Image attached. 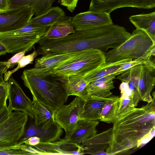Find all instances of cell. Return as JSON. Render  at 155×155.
I'll return each instance as SVG.
<instances>
[{"mask_svg": "<svg viewBox=\"0 0 155 155\" xmlns=\"http://www.w3.org/2000/svg\"><path fill=\"white\" fill-rule=\"evenodd\" d=\"M113 124L112 140L105 150L108 155L137 148L142 138L155 127L154 95L150 103L135 107Z\"/></svg>", "mask_w": 155, "mask_h": 155, "instance_id": "obj_1", "label": "cell"}, {"mask_svg": "<svg viewBox=\"0 0 155 155\" xmlns=\"http://www.w3.org/2000/svg\"><path fill=\"white\" fill-rule=\"evenodd\" d=\"M25 86L35 99L55 112L67 101L68 96L63 84L58 79L36 75L24 70L21 76Z\"/></svg>", "mask_w": 155, "mask_h": 155, "instance_id": "obj_2", "label": "cell"}, {"mask_svg": "<svg viewBox=\"0 0 155 155\" xmlns=\"http://www.w3.org/2000/svg\"><path fill=\"white\" fill-rule=\"evenodd\" d=\"M106 62L105 54L97 49H89L64 61L45 76L59 78L73 75L85 77Z\"/></svg>", "mask_w": 155, "mask_h": 155, "instance_id": "obj_3", "label": "cell"}, {"mask_svg": "<svg viewBox=\"0 0 155 155\" xmlns=\"http://www.w3.org/2000/svg\"><path fill=\"white\" fill-rule=\"evenodd\" d=\"M48 28L28 23L18 29L0 32V43L8 53L14 54L31 49L44 35Z\"/></svg>", "mask_w": 155, "mask_h": 155, "instance_id": "obj_4", "label": "cell"}, {"mask_svg": "<svg viewBox=\"0 0 155 155\" xmlns=\"http://www.w3.org/2000/svg\"><path fill=\"white\" fill-rule=\"evenodd\" d=\"M154 45V42L143 31L136 28L129 37L117 48L105 53L106 63L125 58L136 59L142 56Z\"/></svg>", "mask_w": 155, "mask_h": 155, "instance_id": "obj_5", "label": "cell"}, {"mask_svg": "<svg viewBox=\"0 0 155 155\" xmlns=\"http://www.w3.org/2000/svg\"><path fill=\"white\" fill-rule=\"evenodd\" d=\"M28 115L15 110L0 123V150L17 144L23 136Z\"/></svg>", "mask_w": 155, "mask_h": 155, "instance_id": "obj_6", "label": "cell"}, {"mask_svg": "<svg viewBox=\"0 0 155 155\" xmlns=\"http://www.w3.org/2000/svg\"><path fill=\"white\" fill-rule=\"evenodd\" d=\"M34 15L32 8L26 6L0 12V32L18 29L28 24Z\"/></svg>", "mask_w": 155, "mask_h": 155, "instance_id": "obj_7", "label": "cell"}, {"mask_svg": "<svg viewBox=\"0 0 155 155\" xmlns=\"http://www.w3.org/2000/svg\"><path fill=\"white\" fill-rule=\"evenodd\" d=\"M84 102V100L76 96L69 104L63 105L54 112L55 120L65 133L72 129L81 119Z\"/></svg>", "mask_w": 155, "mask_h": 155, "instance_id": "obj_8", "label": "cell"}, {"mask_svg": "<svg viewBox=\"0 0 155 155\" xmlns=\"http://www.w3.org/2000/svg\"><path fill=\"white\" fill-rule=\"evenodd\" d=\"M63 133V129L56 122L54 119L40 125L34 123L30 124L18 143L23 142L29 137L37 136L40 139V143L50 142L60 138Z\"/></svg>", "mask_w": 155, "mask_h": 155, "instance_id": "obj_9", "label": "cell"}, {"mask_svg": "<svg viewBox=\"0 0 155 155\" xmlns=\"http://www.w3.org/2000/svg\"><path fill=\"white\" fill-rule=\"evenodd\" d=\"M75 30H89L114 24L110 14L100 12L89 11L80 13L72 18Z\"/></svg>", "mask_w": 155, "mask_h": 155, "instance_id": "obj_10", "label": "cell"}, {"mask_svg": "<svg viewBox=\"0 0 155 155\" xmlns=\"http://www.w3.org/2000/svg\"><path fill=\"white\" fill-rule=\"evenodd\" d=\"M9 86L8 107L13 110L26 114L34 119L32 101L25 94L18 82L11 76L8 81Z\"/></svg>", "mask_w": 155, "mask_h": 155, "instance_id": "obj_11", "label": "cell"}, {"mask_svg": "<svg viewBox=\"0 0 155 155\" xmlns=\"http://www.w3.org/2000/svg\"><path fill=\"white\" fill-rule=\"evenodd\" d=\"M41 152L43 155L84 154L81 144L69 142L64 138L52 142L40 143L32 146Z\"/></svg>", "mask_w": 155, "mask_h": 155, "instance_id": "obj_12", "label": "cell"}, {"mask_svg": "<svg viewBox=\"0 0 155 155\" xmlns=\"http://www.w3.org/2000/svg\"><path fill=\"white\" fill-rule=\"evenodd\" d=\"M81 52L43 55L36 59L34 68L27 70L36 75L45 76L53 68Z\"/></svg>", "mask_w": 155, "mask_h": 155, "instance_id": "obj_13", "label": "cell"}, {"mask_svg": "<svg viewBox=\"0 0 155 155\" xmlns=\"http://www.w3.org/2000/svg\"><path fill=\"white\" fill-rule=\"evenodd\" d=\"M99 123L97 120L80 119L72 129L66 133L64 139L80 144L97 134L96 127Z\"/></svg>", "mask_w": 155, "mask_h": 155, "instance_id": "obj_14", "label": "cell"}, {"mask_svg": "<svg viewBox=\"0 0 155 155\" xmlns=\"http://www.w3.org/2000/svg\"><path fill=\"white\" fill-rule=\"evenodd\" d=\"M155 84V68L146 65H142L138 83L140 100L149 103L153 100L151 93Z\"/></svg>", "mask_w": 155, "mask_h": 155, "instance_id": "obj_15", "label": "cell"}, {"mask_svg": "<svg viewBox=\"0 0 155 155\" xmlns=\"http://www.w3.org/2000/svg\"><path fill=\"white\" fill-rule=\"evenodd\" d=\"M63 84L68 96L74 95L84 101L88 97L86 87L89 83L84 77L77 75L64 77L59 78Z\"/></svg>", "mask_w": 155, "mask_h": 155, "instance_id": "obj_16", "label": "cell"}, {"mask_svg": "<svg viewBox=\"0 0 155 155\" xmlns=\"http://www.w3.org/2000/svg\"><path fill=\"white\" fill-rule=\"evenodd\" d=\"M116 76L114 74H110L89 83L86 88L88 95L103 98L110 96L112 94L111 90L115 87L113 80Z\"/></svg>", "mask_w": 155, "mask_h": 155, "instance_id": "obj_17", "label": "cell"}, {"mask_svg": "<svg viewBox=\"0 0 155 155\" xmlns=\"http://www.w3.org/2000/svg\"><path fill=\"white\" fill-rule=\"evenodd\" d=\"M102 10L108 14L118 8L131 7L151 9L155 7V0H110L100 3Z\"/></svg>", "mask_w": 155, "mask_h": 155, "instance_id": "obj_18", "label": "cell"}, {"mask_svg": "<svg viewBox=\"0 0 155 155\" xmlns=\"http://www.w3.org/2000/svg\"><path fill=\"white\" fill-rule=\"evenodd\" d=\"M142 65L133 67L118 75L117 78L122 82L127 83L130 91L134 104L136 107L140 100L138 83Z\"/></svg>", "mask_w": 155, "mask_h": 155, "instance_id": "obj_19", "label": "cell"}, {"mask_svg": "<svg viewBox=\"0 0 155 155\" xmlns=\"http://www.w3.org/2000/svg\"><path fill=\"white\" fill-rule=\"evenodd\" d=\"M72 17H65L47 28L43 37L49 39L65 37L75 31L72 22Z\"/></svg>", "mask_w": 155, "mask_h": 155, "instance_id": "obj_20", "label": "cell"}, {"mask_svg": "<svg viewBox=\"0 0 155 155\" xmlns=\"http://www.w3.org/2000/svg\"><path fill=\"white\" fill-rule=\"evenodd\" d=\"M106 100L107 98L91 95L89 96L84 100L81 119L93 120H99L101 113Z\"/></svg>", "mask_w": 155, "mask_h": 155, "instance_id": "obj_21", "label": "cell"}, {"mask_svg": "<svg viewBox=\"0 0 155 155\" xmlns=\"http://www.w3.org/2000/svg\"><path fill=\"white\" fill-rule=\"evenodd\" d=\"M56 0H8L9 9L28 6L35 16L41 15L51 8Z\"/></svg>", "mask_w": 155, "mask_h": 155, "instance_id": "obj_22", "label": "cell"}, {"mask_svg": "<svg viewBox=\"0 0 155 155\" xmlns=\"http://www.w3.org/2000/svg\"><path fill=\"white\" fill-rule=\"evenodd\" d=\"M129 19L136 28L143 31L155 42V12L132 15L130 17Z\"/></svg>", "mask_w": 155, "mask_h": 155, "instance_id": "obj_23", "label": "cell"}, {"mask_svg": "<svg viewBox=\"0 0 155 155\" xmlns=\"http://www.w3.org/2000/svg\"><path fill=\"white\" fill-rule=\"evenodd\" d=\"M65 17V13L61 8L52 7L45 13L31 18L28 23L48 27Z\"/></svg>", "mask_w": 155, "mask_h": 155, "instance_id": "obj_24", "label": "cell"}, {"mask_svg": "<svg viewBox=\"0 0 155 155\" xmlns=\"http://www.w3.org/2000/svg\"><path fill=\"white\" fill-rule=\"evenodd\" d=\"M132 60L127 58L114 62H106L99 68L84 77V79L90 83L106 76L114 74L122 65Z\"/></svg>", "mask_w": 155, "mask_h": 155, "instance_id": "obj_25", "label": "cell"}, {"mask_svg": "<svg viewBox=\"0 0 155 155\" xmlns=\"http://www.w3.org/2000/svg\"><path fill=\"white\" fill-rule=\"evenodd\" d=\"M120 102V97L118 96L111 95L107 98L99 120L108 123L113 124L117 119Z\"/></svg>", "mask_w": 155, "mask_h": 155, "instance_id": "obj_26", "label": "cell"}, {"mask_svg": "<svg viewBox=\"0 0 155 155\" xmlns=\"http://www.w3.org/2000/svg\"><path fill=\"white\" fill-rule=\"evenodd\" d=\"M155 45H153L142 56L134 59L122 65L114 74L117 76L124 71L134 66L138 65H146L155 68Z\"/></svg>", "mask_w": 155, "mask_h": 155, "instance_id": "obj_27", "label": "cell"}, {"mask_svg": "<svg viewBox=\"0 0 155 155\" xmlns=\"http://www.w3.org/2000/svg\"><path fill=\"white\" fill-rule=\"evenodd\" d=\"M32 108L35 119L34 124L37 125L45 124L54 119V112L34 99L32 101Z\"/></svg>", "mask_w": 155, "mask_h": 155, "instance_id": "obj_28", "label": "cell"}, {"mask_svg": "<svg viewBox=\"0 0 155 155\" xmlns=\"http://www.w3.org/2000/svg\"><path fill=\"white\" fill-rule=\"evenodd\" d=\"M120 102L117 113V119L135 108L130 91L127 88L121 93Z\"/></svg>", "mask_w": 155, "mask_h": 155, "instance_id": "obj_29", "label": "cell"}, {"mask_svg": "<svg viewBox=\"0 0 155 155\" xmlns=\"http://www.w3.org/2000/svg\"><path fill=\"white\" fill-rule=\"evenodd\" d=\"M113 135L112 128H111L98 134H96L88 139L83 142L81 146L109 144L111 142Z\"/></svg>", "mask_w": 155, "mask_h": 155, "instance_id": "obj_30", "label": "cell"}, {"mask_svg": "<svg viewBox=\"0 0 155 155\" xmlns=\"http://www.w3.org/2000/svg\"><path fill=\"white\" fill-rule=\"evenodd\" d=\"M38 55L36 51L34 50L31 54L23 56L18 63L17 67L12 70L7 71L4 73V81L5 82L8 81L10 77L13 73L28 64L31 63Z\"/></svg>", "mask_w": 155, "mask_h": 155, "instance_id": "obj_31", "label": "cell"}, {"mask_svg": "<svg viewBox=\"0 0 155 155\" xmlns=\"http://www.w3.org/2000/svg\"><path fill=\"white\" fill-rule=\"evenodd\" d=\"M9 94L8 81L0 83V114L8 109L7 102Z\"/></svg>", "mask_w": 155, "mask_h": 155, "instance_id": "obj_32", "label": "cell"}, {"mask_svg": "<svg viewBox=\"0 0 155 155\" xmlns=\"http://www.w3.org/2000/svg\"><path fill=\"white\" fill-rule=\"evenodd\" d=\"M109 144L95 145L84 147L83 151L84 154H88L97 155H108L105 150Z\"/></svg>", "mask_w": 155, "mask_h": 155, "instance_id": "obj_33", "label": "cell"}, {"mask_svg": "<svg viewBox=\"0 0 155 155\" xmlns=\"http://www.w3.org/2000/svg\"><path fill=\"white\" fill-rule=\"evenodd\" d=\"M31 49L28 48L24 51L17 53L10 58L8 59L7 61H5L4 73L6 72L9 68H13L18 64L21 59L25 56V54Z\"/></svg>", "mask_w": 155, "mask_h": 155, "instance_id": "obj_34", "label": "cell"}, {"mask_svg": "<svg viewBox=\"0 0 155 155\" xmlns=\"http://www.w3.org/2000/svg\"><path fill=\"white\" fill-rule=\"evenodd\" d=\"M21 145L18 143L15 146L0 150V155H28L25 151L21 149Z\"/></svg>", "mask_w": 155, "mask_h": 155, "instance_id": "obj_35", "label": "cell"}, {"mask_svg": "<svg viewBox=\"0 0 155 155\" xmlns=\"http://www.w3.org/2000/svg\"><path fill=\"white\" fill-rule=\"evenodd\" d=\"M78 0H58V3L65 6L71 12H73L77 6Z\"/></svg>", "mask_w": 155, "mask_h": 155, "instance_id": "obj_36", "label": "cell"}, {"mask_svg": "<svg viewBox=\"0 0 155 155\" xmlns=\"http://www.w3.org/2000/svg\"><path fill=\"white\" fill-rule=\"evenodd\" d=\"M21 149L25 151L28 155H43L42 153L34 147L28 145L25 143L22 144Z\"/></svg>", "mask_w": 155, "mask_h": 155, "instance_id": "obj_37", "label": "cell"}, {"mask_svg": "<svg viewBox=\"0 0 155 155\" xmlns=\"http://www.w3.org/2000/svg\"><path fill=\"white\" fill-rule=\"evenodd\" d=\"M155 127H153L147 134L145 135L139 141L137 148L149 141L155 136Z\"/></svg>", "mask_w": 155, "mask_h": 155, "instance_id": "obj_38", "label": "cell"}, {"mask_svg": "<svg viewBox=\"0 0 155 155\" xmlns=\"http://www.w3.org/2000/svg\"><path fill=\"white\" fill-rule=\"evenodd\" d=\"M41 142L40 139L37 136L31 137L25 141L23 143L31 146H36Z\"/></svg>", "mask_w": 155, "mask_h": 155, "instance_id": "obj_39", "label": "cell"}, {"mask_svg": "<svg viewBox=\"0 0 155 155\" xmlns=\"http://www.w3.org/2000/svg\"><path fill=\"white\" fill-rule=\"evenodd\" d=\"M9 9L8 0H0V12H3Z\"/></svg>", "mask_w": 155, "mask_h": 155, "instance_id": "obj_40", "label": "cell"}, {"mask_svg": "<svg viewBox=\"0 0 155 155\" xmlns=\"http://www.w3.org/2000/svg\"><path fill=\"white\" fill-rule=\"evenodd\" d=\"M12 111L8 107V109L3 113L0 114V123L6 119L9 114Z\"/></svg>", "mask_w": 155, "mask_h": 155, "instance_id": "obj_41", "label": "cell"}, {"mask_svg": "<svg viewBox=\"0 0 155 155\" xmlns=\"http://www.w3.org/2000/svg\"><path fill=\"white\" fill-rule=\"evenodd\" d=\"M128 88V86L127 83L125 82H122L119 87L120 93H121Z\"/></svg>", "mask_w": 155, "mask_h": 155, "instance_id": "obj_42", "label": "cell"}, {"mask_svg": "<svg viewBox=\"0 0 155 155\" xmlns=\"http://www.w3.org/2000/svg\"><path fill=\"white\" fill-rule=\"evenodd\" d=\"M7 53V51L5 47L0 43V56L5 55Z\"/></svg>", "mask_w": 155, "mask_h": 155, "instance_id": "obj_43", "label": "cell"}, {"mask_svg": "<svg viewBox=\"0 0 155 155\" xmlns=\"http://www.w3.org/2000/svg\"><path fill=\"white\" fill-rule=\"evenodd\" d=\"M5 61H0V67L2 66V65H5Z\"/></svg>", "mask_w": 155, "mask_h": 155, "instance_id": "obj_44", "label": "cell"}, {"mask_svg": "<svg viewBox=\"0 0 155 155\" xmlns=\"http://www.w3.org/2000/svg\"><path fill=\"white\" fill-rule=\"evenodd\" d=\"M97 1L100 2H105L110 0H96Z\"/></svg>", "mask_w": 155, "mask_h": 155, "instance_id": "obj_45", "label": "cell"}]
</instances>
